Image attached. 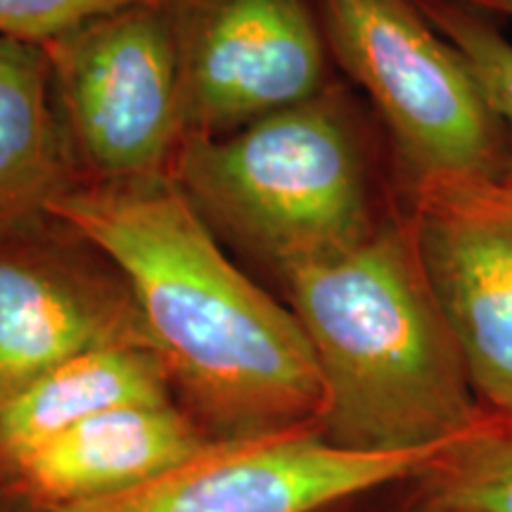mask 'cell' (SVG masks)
Segmentation results:
<instances>
[{"label": "cell", "instance_id": "obj_1", "mask_svg": "<svg viewBox=\"0 0 512 512\" xmlns=\"http://www.w3.org/2000/svg\"><path fill=\"white\" fill-rule=\"evenodd\" d=\"M50 219L117 268L211 439L318 430L323 380L302 323L228 259L174 176L79 183Z\"/></svg>", "mask_w": 512, "mask_h": 512}, {"label": "cell", "instance_id": "obj_2", "mask_svg": "<svg viewBox=\"0 0 512 512\" xmlns=\"http://www.w3.org/2000/svg\"><path fill=\"white\" fill-rule=\"evenodd\" d=\"M323 380L318 432L351 451L451 444L486 413L439 309L408 221L283 278Z\"/></svg>", "mask_w": 512, "mask_h": 512}, {"label": "cell", "instance_id": "obj_3", "mask_svg": "<svg viewBox=\"0 0 512 512\" xmlns=\"http://www.w3.org/2000/svg\"><path fill=\"white\" fill-rule=\"evenodd\" d=\"M169 174L216 238L280 280L377 230L354 128L325 91L228 136H185Z\"/></svg>", "mask_w": 512, "mask_h": 512}, {"label": "cell", "instance_id": "obj_4", "mask_svg": "<svg viewBox=\"0 0 512 512\" xmlns=\"http://www.w3.org/2000/svg\"><path fill=\"white\" fill-rule=\"evenodd\" d=\"M325 41L375 105L411 190L508 178V133L477 76L415 0H320Z\"/></svg>", "mask_w": 512, "mask_h": 512}, {"label": "cell", "instance_id": "obj_5", "mask_svg": "<svg viewBox=\"0 0 512 512\" xmlns=\"http://www.w3.org/2000/svg\"><path fill=\"white\" fill-rule=\"evenodd\" d=\"M43 48L69 140L91 181L169 174L185 124L166 0L110 12Z\"/></svg>", "mask_w": 512, "mask_h": 512}, {"label": "cell", "instance_id": "obj_6", "mask_svg": "<svg viewBox=\"0 0 512 512\" xmlns=\"http://www.w3.org/2000/svg\"><path fill=\"white\" fill-rule=\"evenodd\" d=\"M446 446L351 451L316 427L209 439L131 489L38 512H328L382 486L418 479Z\"/></svg>", "mask_w": 512, "mask_h": 512}, {"label": "cell", "instance_id": "obj_7", "mask_svg": "<svg viewBox=\"0 0 512 512\" xmlns=\"http://www.w3.org/2000/svg\"><path fill=\"white\" fill-rule=\"evenodd\" d=\"M185 136H228L323 93L325 38L304 0H166Z\"/></svg>", "mask_w": 512, "mask_h": 512}, {"label": "cell", "instance_id": "obj_8", "mask_svg": "<svg viewBox=\"0 0 512 512\" xmlns=\"http://www.w3.org/2000/svg\"><path fill=\"white\" fill-rule=\"evenodd\" d=\"M408 230L479 403L512 422V176L420 185Z\"/></svg>", "mask_w": 512, "mask_h": 512}, {"label": "cell", "instance_id": "obj_9", "mask_svg": "<svg viewBox=\"0 0 512 512\" xmlns=\"http://www.w3.org/2000/svg\"><path fill=\"white\" fill-rule=\"evenodd\" d=\"M38 226L0 233V408L69 358L150 344L124 278L67 256Z\"/></svg>", "mask_w": 512, "mask_h": 512}, {"label": "cell", "instance_id": "obj_10", "mask_svg": "<svg viewBox=\"0 0 512 512\" xmlns=\"http://www.w3.org/2000/svg\"><path fill=\"white\" fill-rule=\"evenodd\" d=\"M209 439L174 401L124 406L48 441L8 475L38 510L55 508L131 489L192 456Z\"/></svg>", "mask_w": 512, "mask_h": 512}, {"label": "cell", "instance_id": "obj_11", "mask_svg": "<svg viewBox=\"0 0 512 512\" xmlns=\"http://www.w3.org/2000/svg\"><path fill=\"white\" fill-rule=\"evenodd\" d=\"M76 162L46 48L0 36V233L50 219Z\"/></svg>", "mask_w": 512, "mask_h": 512}, {"label": "cell", "instance_id": "obj_12", "mask_svg": "<svg viewBox=\"0 0 512 512\" xmlns=\"http://www.w3.org/2000/svg\"><path fill=\"white\" fill-rule=\"evenodd\" d=\"M174 384L150 344H117L69 358L0 408V467L95 415L143 403H171Z\"/></svg>", "mask_w": 512, "mask_h": 512}, {"label": "cell", "instance_id": "obj_13", "mask_svg": "<svg viewBox=\"0 0 512 512\" xmlns=\"http://www.w3.org/2000/svg\"><path fill=\"white\" fill-rule=\"evenodd\" d=\"M420 501L460 512H512V422L486 413L418 477Z\"/></svg>", "mask_w": 512, "mask_h": 512}, {"label": "cell", "instance_id": "obj_14", "mask_svg": "<svg viewBox=\"0 0 512 512\" xmlns=\"http://www.w3.org/2000/svg\"><path fill=\"white\" fill-rule=\"evenodd\" d=\"M425 17L456 46L477 76L491 110L512 140V43L489 17L463 0H415Z\"/></svg>", "mask_w": 512, "mask_h": 512}, {"label": "cell", "instance_id": "obj_15", "mask_svg": "<svg viewBox=\"0 0 512 512\" xmlns=\"http://www.w3.org/2000/svg\"><path fill=\"white\" fill-rule=\"evenodd\" d=\"M147 0H0V36L48 46L81 24Z\"/></svg>", "mask_w": 512, "mask_h": 512}, {"label": "cell", "instance_id": "obj_16", "mask_svg": "<svg viewBox=\"0 0 512 512\" xmlns=\"http://www.w3.org/2000/svg\"><path fill=\"white\" fill-rule=\"evenodd\" d=\"M465 5H470V8H475L477 12H482V15L491 17H505V19H512V0H463Z\"/></svg>", "mask_w": 512, "mask_h": 512}, {"label": "cell", "instance_id": "obj_17", "mask_svg": "<svg viewBox=\"0 0 512 512\" xmlns=\"http://www.w3.org/2000/svg\"><path fill=\"white\" fill-rule=\"evenodd\" d=\"M418 512H460V510L441 508V505H432V503H422V501H418Z\"/></svg>", "mask_w": 512, "mask_h": 512}, {"label": "cell", "instance_id": "obj_18", "mask_svg": "<svg viewBox=\"0 0 512 512\" xmlns=\"http://www.w3.org/2000/svg\"><path fill=\"white\" fill-rule=\"evenodd\" d=\"M332 510H335V508H332ZM328 512H330V510H328Z\"/></svg>", "mask_w": 512, "mask_h": 512}]
</instances>
